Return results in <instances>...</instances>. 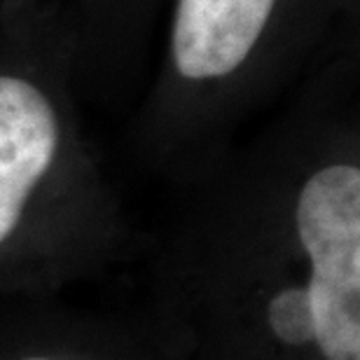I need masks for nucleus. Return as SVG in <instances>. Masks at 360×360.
Listing matches in <instances>:
<instances>
[{
  "label": "nucleus",
  "mask_w": 360,
  "mask_h": 360,
  "mask_svg": "<svg viewBox=\"0 0 360 360\" xmlns=\"http://www.w3.org/2000/svg\"><path fill=\"white\" fill-rule=\"evenodd\" d=\"M162 0H80L70 19L75 54H84L89 42H139L148 38L150 24Z\"/></svg>",
  "instance_id": "nucleus-4"
},
{
  "label": "nucleus",
  "mask_w": 360,
  "mask_h": 360,
  "mask_svg": "<svg viewBox=\"0 0 360 360\" xmlns=\"http://www.w3.org/2000/svg\"><path fill=\"white\" fill-rule=\"evenodd\" d=\"M19 360H56V358H47V356H28V358H19Z\"/></svg>",
  "instance_id": "nucleus-5"
},
{
  "label": "nucleus",
  "mask_w": 360,
  "mask_h": 360,
  "mask_svg": "<svg viewBox=\"0 0 360 360\" xmlns=\"http://www.w3.org/2000/svg\"><path fill=\"white\" fill-rule=\"evenodd\" d=\"M297 271L264 304L274 340L321 360H360V167L342 157L314 167L292 201Z\"/></svg>",
  "instance_id": "nucleus-1"
},
{
  "label": "nucleus",
  "mask_w": 360,
  "mask_h": 360,
  "mask_svg": "<svg viewBox=\"0 0 360 360\" xmlns=\"http://www.w3.org/2000/svg\"><path fill=\"white\" fill-rule=\"evenodd\" d=\"M28 3L3 14L7 59H0V246L52 178L63 153V122L52 89L21 61Z\"/></svg>",
  "instance_id": "nucleus-3"
},
{
  "label": "nucleus",
  "mask_w": 360,
  "mask_h": 360,
  "mask_svg": "<svg viewBox=\"0 0 360 360\" xmlns=\"http://www.w3.org/2000/svg\"><path fill=\"white\" fill-rule=\"evenodd\" d=\"M351 0H171L164 75L176 91L220 94L323 42Z\"/></svg>",
  "instance_id": "nucleus-2"
}]
</instances>
